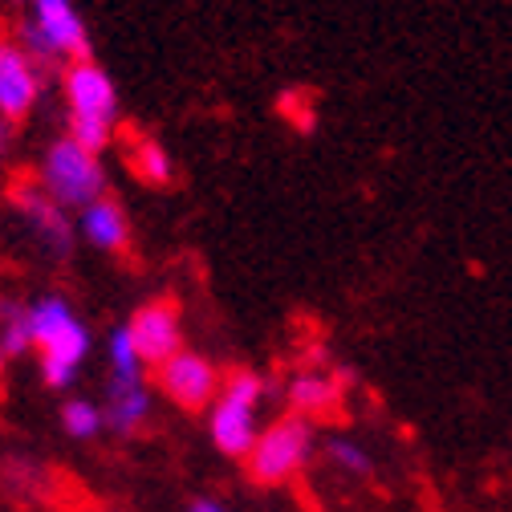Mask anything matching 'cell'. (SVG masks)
<instances>
[{
    "instance_id": "18",
    "label": "cell",
    "mask_w": 512,
    "mask_h": 512,
    "mask_svg": "<svg viewBox=\"0 0 512 512\" xmlns=\"http://www.w3.org/2000/svg\"><path fill=\"white\" fill-rule=\"evenodd\" d=\"M33 346L29 322H25V305H5L0 309V358H17Z\"/></svg>"
},
{
    "instance_id": "5",
    "label": "cell",
    "mask_w": 512,
    "mask_h": 512,
    "mask_svg": "<svg viewBox=\"0 0 512 512\" xmlns=\"http://www.w3.org/2000/svg\"><path fill=\"white\" fill-rule=\"evenodd\" d=\"M313 447H317V435H313L309 419H301L293 411L273 419L269 427H261V435H256L252 452L244 460L248 480L261 484V488L293 484L305 472V464L313 460Z\"/></svg>"
},
{
    "instance_id": "9",
    "label": "cell",
    "mask_w": 512,
    "mask_h": 512,
    "mask_svg": "<svg viewBox=\"0 0 512 512\" xmlns=\"http://www.w3.org/2000/svg\"><path fill=\"white\" fill-rule=\"evenodd\" d=\"M90 346H94V338H90L86 322L74 317L70 326H61L49 342L37 346L41 350V378L49 382L53 391H70L78 382V374H82V362H86Z\"/></svg>"
},
{
    "instance_id": "16",
    "label": "cell",
    "mask_w": 512,
    "mask_h": 512,
    "mask_svg": "<svg viewBox=\"0 0 512 512\" xmlns=\"http://www.w3.org/2000/svg\"><path fill=\"white\" fill-rule=\"evenodd\" d=\"M61 427H66V435H74V439H94L106 427V415L90 399H66L61 403Z\"/></svg>"
},
{
    "instance_id": "13",
    "label": "cell",
    "mask_w": 512,
    "mask_h": 512,
    "mask_svg": "<svg viewBox=\"0 0 512 512\" xmlns=\"http://www.w3.org/2000/svg\"><path fill=\"white\" fill-rule=\"evenodd\" d=\"M285 395H289V407H293V415H301V419H326V415H334L338 411V403H342V387L334 378H326V374H317V370H305V374H297L289 387H285Z\"/></svg>"
},
{
    "instance_id": "12",
    "label": "cell",
    "mask_w": 512,
    "mask_h": 512,
    "mask_svg": "<svg viewBox=\"0 0 512 512\" xmlns=\"http://www.w3.org/2000/svg\"><path fill=\"white\" fill-rule=\"evenodd\" d=\"M106 427L110 431H139L151 419V391L143 378H110L106 382Z\"/></svg>"
},
{
    "instance_id": "21",
    "label": "cell",
    "mask_w": 512,
    "mask_h": 512,
    "mask_svg": "<svg viewBox=\"0 0 512 512\" xmlns=\"http://www.w3.org/2000/svg\"><path fill=\"white\" fill-rule=\"evenodd\" d=\"M106 512H114V508H106Z\"/></svg>"
},
{
    "instance_id": "20",
    "label": "cell",
    "mask_w": 512,
    "mask_h": 512,
    "mask_svg": "<svg viewBox=\"0 0 512 512\" xmlns=\"http://www.w3.org/2000/svg\"><path fill=\"white\" fill-rule=\"evenodd\" d=\"M5 151H9V122L0 118V155H5Z\"/></svg>"
},
{
    "instance_id": "11",
    "label": "cell",
    "mask_w": 512,
    "mask_h": 512,
    "mask_svg": "<svg viewBox=\"0 0 512 512\" xmlns=\"http://www.w3.org/2000/svg\"><path fill=\"white\" fill-rule=\"evenodd\" d=\"M78 236L98 252H126V244H131V220H126L118 200L102 196L78 212Z\"/></svg>"
},
{
    "instance_id": "4",
    "label": "cell",
    "mask_w": 512,
    "mask_h": 512,
    "mask_svg": "<svg viewBox=\"0 0 512 512\" xmlns=\"http://www.w3.org/2000/svg\"><path fill=\"white\" fill-rule=\"evenodd\" d=\"M37 187L45 196L66 208V212H82L94 200L106 196V167L102 155L86 151L82 143H74L70 135H61L57 143H49L41 171H37Z\"/></svg>"
},
{
    "instance_id": "1",
    "label": "cell",
    "mask_w": 512,
    "mask_h": 512,
    "mask_svg": "<svg viewBox=\"0 0 512 512\" xmlns=\"http://www.w3.org/2000/svg\"><path fill=\"white\" fill-rule=\"evenodd\" d=\"M61 94L70 106V139L102 155L118 131V86L98 61H74L61 74Z\"/></svg>"
},
{
    "instance_id": "10",
    "label": "cell",
    "mask_w": 512,
    "mask_h": 512,
    "mask_svg": "<svg viewBox=\"0 0 512 512\" xmlns=\"http://www.w3.org/2000/svg\"><path fill=\"white\" fill-rule=\"evenodd\" d=\"M13 204H17V212L29 220V228H33V236L37 240H45V248L53 252V256H70V248H74V224H70V212L66 208H57L41 187H17L13 191Z\"/></svg>"
},
{
    "instance_id": "14",
    "label": "cell",
    "mask_w": 512,
    "mask_h": 512,
    "mask_svg": "<svg viewBox=\"0 0 512 512\" xmlns=\"http://www.w3.org/2000/svg\"><path fill=\"white\" fill-rule=\"evenodd\" d=\"M131 171H135L147 187H163V183H171L175 163H171V155H167L163 143H155V139H139V143L131 147Z\"/></svg>"
},
{
    "instance_id": "6",
    "label": "cell",
    "mask_w": 512,
    "mask_h": 512,
    "mask_svg": "<svg viewBox=\"0 0 512 512\" xmlns=\"http://www.w3.org/2000/svg\"><path fill=\"white\" fill-rule=\"evenodd\" d=\"M155 387L179 411H212V403L220 399L224 378H220V370H216L212 358H204L196 350H179L175 358H167L163 366H155Z\"/></svg>"
},
{
    "instance_id": "7",
    "label": "cell",
    "mask_w": 512,
    "mask_h": 512,
    "mask_svg": "<svg viewBox=\"0 0 512 512\" xmlns=\"http://www.w3.org/2000/svg\"><path fill=\"white\" fill-rule=\"evenodd\" d=\"M126 330H131V342H135L143 366H163L167 358H175L183 350V313L171 297L139 305L135 317L126 322Z\"/></svg>"
},
{
    "instance_id": "17",
    "label": "cell",
    "mask_w": 512,
    "mask_h": 512,
    "mask_svg": "<svg viewBox=\"0 0 512 512\" xmlns=\"http://www.w3.org/2000/svg\"><path fill=\"white\" fill-rule=\"evenodd\" d=\"M106 358H110V378H143V358H139V350L131 342V330L126 326L110 330Z\"/></svg>"
},
{
    "instance_id": "2",
    "label": "cell",
    "mask_w": 512,
    "mask_h": 512,
    "mask_svg": "<svg viewBox=\"0 0 512 512\" xmlns=\"http://www.w3.org/2000/svg\"><path fill=\"white\" fill-rule=\"evenodd\" d=\"M261 403H265V378L252 370H232L224 374L220 399L208 411V431L220 456L228 460H248L256 435H261Z\"/></svg>"
},
{
    "instance_id": "8",
    "label": "cell",
    "mask_w": 512,
    "mask_h": 512,
    "mask_svg": "<svg viewBox=\"0 0 512 512\" xmlns=\"http://www.w3.org/2000/svg\"><path fill=\"white\" fill-rule=\"evenodd\" d=\"M41 98V66L17 37H0V118L21 122Z\"/></svg>"
},
{
    "instance_id": "15",
    "label": "cell",
    "mask_w": 512,
    "mask_h": 512,
    "mask_svg": "<svg viewBox=\"0 0 512 512\" xmlns=\"http://www.w3.org/2000/svg\"><path fill=\"white\" fill-rule=\"evenodd\" d=\"M326 460H330L342 476H354V480H370V476H374V460H370V452H366L358 439L330 435V439H326Z\"/></svg>"
},
{
    "instance_id": "19",
    "label": "cell",
    "mask_w": 512,
    "mask_h": 512,
    "mask_svg": "<svg viewBox=\"0 0 512 512\" xmlns=\"http://www.w3.org/2000/svg\"><path fill=\"white\" fill-rule=\"evenodd\" d=\"M187 512H228V508H224L220 500H191Z\"/></svg>"
},
{
    "instance_id": "3",
    "label": "cell",
    "mask_w": 512,
    "mask_h": 512,
    "mask_svg": "<svg viewBox=\"0 0 512 512\" xmlns=\"http://www.w3.org/2000/svg\"><path fill=\"white\" fill-rule=\"evenodd\" d=\"M17 41L37 66L90 61V29L74 0H29V21L21 25Z\"/></svg>"
}]
</instances>
